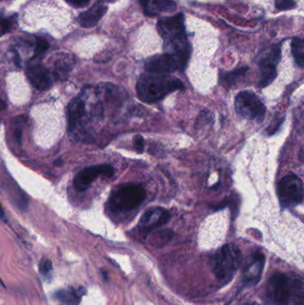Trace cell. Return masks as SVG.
<instances>
[{
	"mask_svg": "<svg viewBox=\"0 0 304 305\" xmlns=\"http://www.w3.org/2000/svg\"><path fill=\"white\" fill-rule=\"evenodd\" d=\"M182 90H185V86L180 80L165 73L146 72L142 74L137 84L138 98L148 103L157 102L168 94Z\"/></svg>",
	"mask_w": 304,
	"mask_h": 305,
	"instance_id": "6da1fadb",
	"label": "cell"
},
{
	"mask_svg": "<svg viewBox=\"0 0 304 305\" xmlns=\"http://www.w3.org/2000/svg\"><path fill=\"white\" fill-rule=\"evenodd\" d=\"M242 262V254L235 245H226L218 250L210 261L212 271L221 283L231 280Z\"/></svg>",
	"mask_w": 304,
	"mask_h": 305,
	"instance_id": "7a4b0ae2",
	"label": "cell"
},
{
	"mask_svg": "<svg viewBox=\"0 0 304 305\" xmlns=\"http://www.w3.org/2000/svg\"><path fill=\"white\" fill-rule=\"evenodd\" d=\"M146 198V190L141 185L126 184L116 189L108 200V209L111 211L132 210Z\"/></svg>",
	"mask_w": 304,
	"mask_h": 305,
	"instance_id": "3957f363",
	"label": "cell"
},
{
	"mask_svg": "<svg viewBox=\"0 0 304 305\" xmlns=\"http://www.w3.org/2000/svg\"><path fill=\"white\" fill-rule=\"evenodd\" d=\"M278 196L279 203L284 209L300 204L304 199L303 181L293 173L283 177L278 186Z\"/></svg>",
	"mask_w": 304,
	"mask_h": 305,
	"instance_id": "277c9868",
	"label": "cell"
},
{
	"mask_svg": "<svg viewBox=\"0 0 304 305\" xmlns=\"http://www.w3.org/2000/svg\"><path fill=\"white\" fill-rule=\"evenodd\" d=\"M235 108L239 115L250 120L261 122L265 117L266 107L257 95L243 91L236 96Z\"/></svg>",
	"mask_w": 304,
	"mask_h": 305,
	"instance_id": "5b68a950",
	"label": "cell"
},
{
	"mask_svg": "<svg viewBox=\"0 0 304 305\" xmlns=\"http://www.w3.org/2000/svg\"><path fill=\"white\" fill-rule=\"evenodd\" d=\"M113 169L107 164L96 165L84 169L79 172L73 181V187L77 191H84L89 189L92 182L100 175L111 177L113 174Z\"/></svg>",
	"mask_w": 304,
	"mask_h": 305,
	"instance_id": "8992f818",
	"label": "cell"
},
{
	"mask_svg": "<svg viewBox=\"0 0 304 305\" xmlns=\"http://www.w3.org/2000/svg\"><path fill=\"white\" fill-rule=\"evenodd\" d=\"M157 30L164 41L185 37L184 15L179 13L172 17L164 18L158 22Z\"/></svg>",
	"mask_w": 304,
	"mask_h": 305,
	"instance_id": "52a82bcc",
	"label": "cell"
},
{
	"mask_svg": "<svg viewBox=\"0 0 304 305\" xmlns=\"http://www.w3.org/2000/svg\"><path fill=\"white\" fill-rule=\"evenodd\" d=\"M145 67L146 72L165 74L173 73L177 70H183L180 60L171 54L152 57L146 61Z\"/></svg>",
	"mask_w": 304,
	"mask_h": 305,
	"instance_id": "ba28073f",
	"label": "cell"
},
{
	"mask_svg": "<svg viewBox=\"0 0 304 305\" xmlns=\"http://www.w3.org/2000/svg\"><path fill=\"white\" fill-rule=\"evenodd\" d=\"M290 291V278L277 273L270 278L268 284V293L271 299L279 305H285Z\"/></svg>",
	"mask_w": 304,
	"mask_h": 305,
	"instance_id": "9c48e42d",
	"label": "cell"
},
{
	"mask_svg": "<svg viewBox=\"0 0 304 305\" xmlns=\"http://www.w3.org/2000/svg\"><path fill=\"white\" fill-rule=\"evenodd\" d=\"M171 219L170 212L163 208H154L146 211L142 216L138 227L143 232H148L167 223Z\"/></svg>",
	"mask_w": 304,
	"mask_h": 305,
	"instance_id": "30bf717a",
	"label": "cell"
},
{
	"mask_svg": "<svg viewBox=\"0 0 304 305\" xmlns=\"http://www.w3.org/2000/svg\"><path fill=\"white\" fill-rule=\"evenodd\" d=\"M26 74L31 85L39 91H47L52 86L51 75L43 65L30 66L27 69Z\"/></svg>",
	"mask_w": 304,
	"mask_h": 305,
	"instance_id": "8fae6325",
	"label": "cell"
},
{
	"mask_svg": "<svg viewBox=\"0 0 304 305\" xmlns=\"http://www.w3.org/2000/svg\"><path fill=\"white\" fill-rule=\"evenodd\" d=\"M106 11L107 6L103 2H98L79 16V22L84 28H92L99 23Z\"/></svg>",
	"mask_w": 304,
	"mask_h": 305,
	"instance_id": "7c38bea8",
	"label": "cell"
},
{
	"mask_svg": "<svg viewBox=\"0 0 304 305\" xmlns=\"http://www.w3.org/2000/svg\"><path fill=\"white\" fill-rule=\"evenodd\" d=\"M86 104L83 99L80 97L73 99L69 103L68 106V130L73 132L77 129L78 125L81 122L85 114Z\"/></svg>",
	"mask_w": 304,
	"mask_h": 305,
	"instance_id": "4fadbf2b",
	"label": "cell"
},
{
	"mask_svg": "<svg viewBox=\"0 0 304 305\" xmlns=\"http://www.w3.org/2000/svg\"><path fill=\"white\" fill-rule=\"evenodd\" d=\"M264 262H265V258L263 254H260V253L253 254L252 262L249 263L248 266L246 267L244 270V280L250 283H257L261 279Z\"/></svg>",
	"mask_w": 304,
	"mask_h": 305,
	"instance_id": "5bb4252c",
	"label": "cell"
},
{
	"mask_svg": "<svg viewBox=\"0 0 304 305\" xmlns=\"http://www.w3.org/2000/svg\"><path fill=\"white\" fill-rule=\"evenodd\" d=\"M86 289L82 287L77 288H64L55 293V297L58 301L65 305H78L86 294Z\"/></svg>",
	"mask_w": 304,
	"mask_h": 305,
	"instance_id": "9a60e30c",
	"label": "cell"
},
{
	"mask_svg": "<svg viewBox=\"0 0 304 305\" xmlns=\"http://www.w3.org/2000/svg\"><path fill=\"white\" fill-rule=\"evenodd\" d=\"M284 305H304V281L290 278V291Z\"/></svg>",
	"mask_w": 304,
	"mask_h": 305,
	"instance_id": "2e32d148",
	"label": "cell"
},
{
	"mask_svg": "<svg viewBox=\"0 0 304 305\" xmlns=\"http://www.w3.org/2000/svg\"><path fill=\"white\" fill-rule=\"evenodd\" d=\"M74 60L73 57L67 55L60 56L55 64V77L56 80H65L73 69Z\"/></svg>",
	"mask_w": 304,
	"mask_h": 305,
	"instance_id": "e0dca14e",
	"label": "cell"
},
{
	"mask_svg": "<svg viewBox=\"0 0 304 305\" xmlns=\"http://www.w3.org/2000/svg\"><path fill=\"white\" fill-rule=\"evenodd\" d=\"M261 69V79H260V87L265 88L269 86L270 83L274 81L277 77V65L270 64H259Z\"/></svg>",
	"mask_w": 304,
	"mask_h": 305,
	"instance_id": "ac0fdd59",
	"label": "cell"
},
{
	"mask_svg": "<svg viewBox=\"0 0 304 305\" xmlns=\"http://www.w3.org/2000/svg\"><path fill=\"white\" fill-rule=\"evenodd\" d=\"M291 48L297 65L304 67V39L295 38L292 40Z\"/></svg>",
	"mask_w": 304,
	"mask_h": 305,
	"instance_id": "d6986e66",
	"label": "cell"
},
{
	"mask_svg": "<svg viewBox=\"0 0 304 305\" xmlns=\"http://www.w3.org/2000/svg\"><path fill=\"white\" fill-rule=\"evenodd\" d=\"M153 4V13L154 15L157 12H168L171 13L176 9V4L172 0H152Z\"/></svg>",
	"mask_w": 304,
	"mask_h": 305,
	"instance_id": "ffe728a7",
	"label": "cell"
},
{
	"mask_svg": "<svg viewBox=\"0 0 304 305\" xmlns=\"http://www.w3.org/2000/svg\"><path fill=\"white\" fill-rule=\"evenodd\" d=\"M39 272L40 274L45 278H50L51 277L52 271H53V265L52 262L47 258H43L39 263Z\"/></svg>",
	"mask_w": 304,
	"mask_h": 305,
	"instance_id": "44dd1931",
	"label": "cell"
},
{
	"mask_svg": "<svg viewBox=\"0 0 304 305\" xmlns=\"http://www.w3.org/2000/svg\"><path fill=\"white\" fill-rule=\"evenodd\" d=\"M48 47H49V45L47 43L46 39H42V38H37V39H36V47H35V57L44 55L47 51Z\"/></svg>",
	"mask_w": 304,
	"mask_h": 305,
	"instance_id": "7402d4cb",
	"label": "cell"
},
{
	"mask_svg": "<svg viewBox=\"0 0 304 305\" xmlns=\"http://www.w3.org/2000/svg\"><path fill=\"white\" fill-rule=\"evenodd\" d=\"M275 5L279 10L286 11L290 10L296 6L295 0H275Z\"/></svg>",
	"mask_w": 304,
	"mask_h": 305,
	"instance_id": "603a6c76",
	"label": "cell"
},
{
	"mask_svg": "<svg viewBox=\"0 0 304 305\" xmlns=\"http://www.w3.org/2000/svg\"><path fill=\"white\" fill-rule=\"evenodd\" d=\"M246 70H247L246 67L235 70L234 72H231V73H226V74L223 76V79H224V81L231 83V82H235L236 79L240 77L241 75H243V74L246 72Z\"/></svg>",
	"mask_w": 304,
	"mask_h": 305,
	"instance_id": "cb8c5ba5",
	"label": "cell"
},
{
	"mask_svg": "<svg viewBox=\"0 0 304 305\" xmlns=\"http://www.w3.org/2000/svg\"><path fill=\"white\" fill-rule=\"evenodd\" d=\"M133 144L138 153H143L145 147V140L140 135H136L133 138Z\"/></svg>",
	"mask_w": 304,
	"mask_h": 305,
	"instance_id": "d4e9b609",
	"label": "cell"
},
{
	"mask_svg": "<svg viewBox=\"0 0 304 305\" xmlns=\"http://www.w3.org/2000/svg\"><path fill=\"white\" fill-rule=\"evenodd\" d=\"M65 1L74 7H84L90 3V0H65Z\"/></svg>",
	"mask_w": 304,
	"mask_h": 305,
	"instance_id": "484cf974",
	"label": "cell"
},
{
	"mask_svg": "<svg viewBox=\"0 0 304 305\" xmlns=\"http://www.w3.org/2000/svg\"><path fill=\"white\" fill-rule=\"evenodd\" d=\"M11 26H12L11 19H4V20H2V23H1L2 31H1V34L4 35L5 32L9 31Z\"/></svg>",
	"mask_w": 304,
	"mask_h": 305,
	"instance_id": "4316f807",
	"label": "cell"
},
{
	"mask_svg": "<svg viewBox=\"0 0 304 305\" xmlns=\"http://www.w3.org/2000/svg\"><path fill=\"white\" fill-rule=\"evenodd\" d=\"M138 1H139V3L141 4L142 7L144 9V11H145V13H146V15H150L151 16V0H138Z\"/></svg>",
	"mask_w": 304,
	"mask_h": 305,
	"instance_id": "83f0119b",
	"label": "cell"
},
{
	"mask_svg": "<svg viewBox=\"0 0 304 305\" xmlns=\"http://www.w3.org/2000/svg\"><path fill=\"white\" fill-rule=\"evenodd\" d=\"M13 56H14V64L19 67L20 66V56L16 50H13Z\"/></svg>",
	"mask_w": 304,
	"mask_h": 305,
	"instance_id": "f1b7e54d",
	"label": "cell"
},
{
	"mask_svg": "<svg viewBox=\"0 0 304 305\" xmlns=\"http://www.w3.org/2000/svg\"><path fill=\"white\" fill-rule=\"evenodd\" d=\"M14 136H15V138H16L18 143L21 144V143H22V130L17 129V130L15 131V133H14Z\"/></svg>",
	"mask_w": 304,
	"mask_h": 305,
	"instance_id": "f546056e",
	"label": "cell"
},
{
	"mask_svg": "<svg viewBox=\"0 0 304 305\" xmlns=\"http://www.w3.org/2000/svg\"><path fill=\"white\" fill-rule=\"evenodd\" d=\"M258 305V304H256V303H250V304H247V305Z\"/></svg>",
	"mask_w": 304,
	"mask_h": 305,
	"instance_id": "4dcf8cb0",
	"label": "cell"
}]
</instances>
